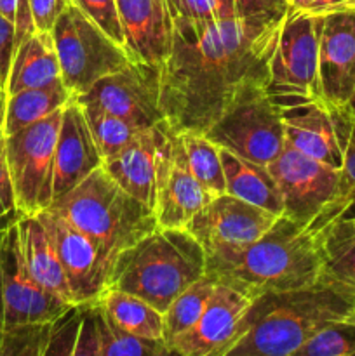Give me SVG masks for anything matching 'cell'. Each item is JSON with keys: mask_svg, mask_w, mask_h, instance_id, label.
Returning a JSON list of instances; mask_svg holds the SVG:
<instances>
[{"mask_svg": "<svg viewBox=\"0 0 355 356\" xmlns=\"http://www.w3.org/2000/svg\"><path fill=\"white\" fill-rule=\"evenodd\" d=\"M80 106L86 115L94 143L103 156V162L110 156L117 155L138 136L139 131H143L125 118L110 113V111H104L96 106H84V104Z\"/></svg>", "mask_w": 355, "mask_h": 356, "instance_id": "4dcf8cb0", "label": "cell"}, {"mask_svg": "<svg viewBox=\"0 0 355 356\" xmlns=\"http://www.w3.org/2000/svg\"><path fill=\"white\" fill-rule=\"evenodd\" d=\"M352 110H354V115H355V96H354V101H352Z\"/></svg>", "mask_w": 355, "mask_h": 356, "instance_id": "ee69618b", "label": "cell"}, {"mask_svg": "<svg viewBox=\"0 0 355 356\" xmlns=\"http://www.w3.org/2000/svg\"><path fill=\"white\" fill-rule=\"evenodd\" d=\"M216 282L204 275L181 292L164 313V343L167 348L200 320L214 291ZM171 353V351H169Z\"/></svg>", "mask_w": 355, "mask_h": 356, "instance_id": "f1b7e54d", "label": "cell"}, {"mask_svg": "<svg viewBox=\"0 0 355 356\" xmlns=\"http://www.w3.org/2000/svg\"><path fill=\"white\" fill-rule=\"evenodd\" d=\"M173 136L174 131L167 122L143 129L125 148L103 162V169L111 179L153 212Z\"/></svg>", "mask_w": 355, "mask_h": 356, "instance_id": "2e32d148", "label": "cell"}, {"mask_svg": "<svg viewBox=\"0 0 355 356\" xmlns=\"http://www.w3.org/2000/svg\"><path fill=\"white\" fill-rule=\"evenodd\" d=\"M82 325L73 356H164L166 343L146 341L118 329L97 301L82 305Z\"/></svg>", "mask_w": 355, "mask_h": 356, "instance_id": "7402d4cb", "label": "cell"}, {"mask_svg": "<svg viewBox=\"0 0 355 356\" xmlns=\"http://www.w3.org/2000/svg\"><path fill=\"white\" fill-rule=\"evenodd\" d=\"M70 2L75 3L108 37L125 47V37L124 30H122L120 16H118L117 0H70Z\"/></svg>", "mask_w": 355, "mask_h": 356, "instance_id": "d590c367", "label": "cell"}, {"mask_svg": "<svg viewBox=\"0 0 355 356\" xmlns=\"http://www.w3.org/2000/svg\"><path fill=\"white\" fill-rule=\"evenodd\" d=\"M101 165H103V156L94 143L82 106L77 97H73L63 108L61 125L56 143L54 184H52L54 200L73 190Z\"/></svg>", "mask_w": 355, "mask_h": 356, "instance_id": "d6986e66", "label": "cell"}, {"mask_svg": "<svg viewBox=\"0 0 355 356\" xmlns=\"http://www.w3.org/2000/svg\"><path fill=\"white\" fill-rule=\"evenodd\" d=\"M49 209L86 233L113 259L157 228L155 212L122 190L103 165L56 198Z\"/></svg>", "mask_w": 355, "mask_h": 356, "instance_id": "5b68a950", "label": "cell"}, {"mask_svg": "<svg viewBox=\"0 0 355 356\" xmlns=\"http://www.w3.org/2000/svg\"><path fill=\"white\" fill-rule=\"evenodd\" d=\"M205 275L251 299L310 287L324 277L322 233L282 214L247 247L205 254Z\"/></svg>", "mask_w": 355, "mask_h": 356, "instance_id": "7a4b0ae2", "label": "cell"}, {"mask_svg": "<svg viewBox=\"0 0 355 356\" xmlns=\"http://www.w3.org/2000/svg\"><path fill=\"white\" fill-rule=\"evenodd\" d=\"M285 14L173 26L171 52L160 66L167 125L204 134L246 94L265 89Z\"/></svg>", "mask_w": 355, "mask_h": 356, "instance_id": "6da1fadb", "label": "cell"}, {"mask_svg": "<svg viewBox=\"0 0 355 356\" xmlns=\"http://www.w3.org/2000/svg\"><path fill=\"white\" fill-rule=\"evenodd\" d=\"M59 80L61 68L51 31H33L14 47L6 94L51 86Z\"/></svg>", "mask_w": 355, "mask_h": 356, "instance_id": "cb8c5ba5", "label": "cell"}, {"mask_svg": "<svg viewBox=\"0 0 355 356\" xmlns=\"http://www.w3.org/2000/svg\"><path fill=\"white\" fill-rule=\"evenodd\" d=\"M235 17L278 16L287 13V0H219Z\"/></svg>", "mask_w": 355, "mask_h": 356, "instance_id": "74e56055", "label": "cell"}, {"mask_svg": "<svg viewBox=\"0 0 355 356\" xmlns=\"http://www.w3.org/2000/svg\"><path fill=\"white\" fill-rule=\"evenodd\" d=\"M277 218L258 205L223 193L212 198L184 229L200 242L205 254L235 250L261 238Z\"/></svg>", "mask_w": 355, "mask_h": 356, "instance_id": "9a60e30c", "label": "cell"}, {"mask_svg": "<svg viewBox=\"0 0 355 356\" xmlns=\"http://www.w3.org/2000/svg\"><path fill=\"white\" fill-rule=\"evenodd\" d=\"M322 16L287 10L268 65L265 92L281 110L324 101L319 76V35Z\"/></svg>", "mask_w": 355, "mask_h": 356, "instance_id": "8992f818", "label": "cell"}, {"mask_svg": "<svg viewBox=\"0 0 355 356\" xmlns=\"http://www.w3.org/2000/svg\"><path fill=\"white\" fill-rule=\"evenodd\" d=\"M355 205V125L352 129L350 139H348L347 152H345L343 167L340 169V188L334 204L331 205L329 212L320 225V232L336 219L343 218L350 212Z\"/></svg>", "mask_w": 355, "mask_h": 356, "instance_id": "836d02e7", "label": "cell"}, {"mask_svg": "<svg viewBox=\"0 0 355 356\" xmlns=\"http://www.w3.org/2000/svg\"><path fill=\"white\" fill-rule=\"evenodd\" d=\"M205 275V250L184 228H153L117 256L108 287L129 292L166 313Z\"/></svg>", "mask_w": 355, "mask_h": 356, "instance_id": "277c9868", "label": "cell"}, {"mask_svg": "<svg viewBox=\"0 0 355 356\" xmlns=\"http://www.w3.org/2000/svg\"><path fill=\"white\" fill-rule=\"evenodd\" d=\"M296 356H355V318L338 320L320 329Z\"/></svg>", "mask_w": 355, "mask_h": 356, "instance_id": "1f68e13d", "label": "cell"}, {"mask_svg": "<svg viewBox=\"0 0 355 356\" xmlns=\"http://www.w3.org/2000/svg\"><path fill=\"white\" fill-rule=\"evenodd\" d=\"M225 170L226 193L258 205L275 216L284 214L281 191L268 165L251 162L225 148H219Z\"/></svg>", "mask_w": 355, "mask_h": 356, "instance_id": "d4e9b609", "label": "cell"}, {"mask_svg": "<svg viewBox=\"0 0 355 356\" xmlns=\"http://www.w3.org/2000/svg\"><path fill=\"white\" fill-rule=\"evenodd\" d=\"M16 221L0 228V332L51 323L73 306L42 287L30 273Z\"/></svg>", "mask_w": 355, "mask_h": 356, "instance_id": "9c48e42d", "label": "cell"}, {"mask_svg": "<svg viewBox=\"0 0 355 356\" xmlns=\"http://www.w3.org/2000/svg\"><path fill=\"white\" fill-rule=\"evenodd\" d=\"M254 299L216 282L200 320L171 344V355L228 356L242 337V322Z\"/></svg>", "mask_w": 355, "mask_h": 356, "instance_id": "e0dca14e", "label": "cell"}, {"mask_svg": "<svg viewBox=\"0 0 355 356\" xmlns=\"http://www.w3.org/2000/svg\"><path fill=\"white\" fill-rule=\"evenodd\" d=\"M3 103H6V92L0 90V127L3 125Z\"/></svg>", "mask_w": 355, "mask_h": 356, "instance_id": "7bdbcfd3", "label": "cell"}, {"mask_svg": "<svg viewBox=\"0 0 355 356\" xmlns=\"http://www.w3.org/2000/svg\"><path fill=\"white\" fill-rule=\"evenodd\" d=\"M63 80L44 87H33L19 92L6 94L3 103V136L16 134L17 131L37 124L42 118L65 108L73 99Z\"/></svg>", "mask_w": 355, "mask_h": 356, "instance_id": "484cf974", "label": "cell"}, {"mask_svg": "<svg viewBox=\"0 0 355 356\" xmlns=\"http://www.w3.org/2000/svg\"><path fill=\"white\" fill-rule=\"evenodd\" d=\"M14 47H16V31H14V26L6 17L0 16V90H3V92H6L7 79H9Z\"/></svg>", "mask_w": 355, "mask_h": 356, "instance_id": "b9f144b4", "label": "cell"}, {"mask_svg": "<svg viewBox=\"0 0 355 356\" xmlns=\"http://www.w3.org/2000/svg\"><path fill=\"white\" fill-rule=\"evenodd\" d=\"M38 216L51 233L75 305L97 301L110 284L113 257L58 212L45 209Z\"/></svg>", "mask_w": 355, "mask_h": 356, "instance_id": "4fadbf2b", "label": "cell"}, {"mask_svg": "<svg viewBox=\"0 0 355 356\" xmlns=\"http://www.w3.org/2000/svg\"><path fill=\"white\" fill-rule=\"evenodd\" d=\"M281 191L284 216L320 232L324 218L334 204L340 188V170L326 165L285 143L268 163Z\"/></svg>", "mask_w": 355, "mask_h": 356, "instance_id": "8fae6325", "label": "cell"}, {"mask_svg": "<svg viewBox=\"0 0 355 356\" xmlns=\"http://www.w3.org/2000/svg\"><path fill=\"white\" fill-rule=\"evenodd\" d=\"M347 318H355V292L324 273L310 287L254 299L228 356H296L320 329Z\"/></svg>", "mask_w": 355, "mask_h": 356, "instance_id": "3957f363", "label": "cell"}, {"mask_svg": "<svg viewBox=\"0 0 355 356\" xmlns=\"http://www.w3.org/2000/svg\"><path fill=\"white\" fill-rule=\"evenodd\" d=\"M117 7L132 61L162 66L173 45V19L166 0H117Z\"/></svg>", "mask_w": 355, "mask_h": 356, "instance_id": "44dd1931", "label": "cell"}, {"mask_svg": "<svg viewBox=\"0 0 355 356\" xmlns=\"http://www.w3.org/2000/svg\"><path fill=\"white\" fill-rule=\"evenodd\" d=\"M319 76L322 97L341 111L352 110L355 96V9L320 19Z\"/></svg>", "mask_w": 355, "mask_h": 356, "instance_id": "ac0fdd59", "label": "cell"}, {"mask_svg": "<svg viewBox=\"0 0 355 356\" xmlns=\"http://www.w3.org/2000/svg\"><path fill=\"white\" fill-rule=\"evenodd\" d=\"M285 143L298 152L334 167H343L354 111H341L326 101H310L281 110Z\"/></svg>", "mask_w": 355, "mask_h": 356, "instance_id": "5bb4252c", "label": "cell"}, {"mask_svg": "<svg viewBox=\"0 0 355 356\" xmlns=\"http://www.w3.org/2000/svg\"><path fill=\"white\" fill-rule=\"evenodd\" d=\"M214 198L194 176L180 134L174 132L169 159L157 193L155 218L160 228H187L188 222Z\"/></svg>", "mask_w": 355, "mask_h": 356, "instance_id": "ffe728a7", "label": "cell"}, {"mask_svg": "<svg viewBox=\"0 0 355 356\" xmlns=\"http://www.w3.org/2000/svg\"><path fill=\"white\" fill-rule=\"evenodd\" d=\"M0 16L6 17L14 26V31H16V45L24 37L37 31L28 0H0Z\"/></svg>", "mask_w": 355, "mask_h": 356, "instance_id": "f35d334b", "label": "cell"}, {"mask_svg": "<svg viewBox=\"0 0 355 356\" xmlns=\"http://www.w3.org/2000/svg\"><path fill=\"white\" fill-rule=\"evenodd\" d=\"M348 9H355V0H287V10L308 16H326Z\"/></svg>", "mask_w": 355, "mask_h": 356, "instance_id": "ab89813d", "label": "cell"}, {"mask_svg": "<svg viewBox=\"0 0 355 356\" xmlns=\"http://www.w3.org/2000/svg\"><path fill=\"white\" fill-rule=\"evenodd\" d=\"M320 233L324 273L355 292V218L343 216Z\"/></svg>", "mask_w": 355, "mask_h": 356, "instance_id": "83f0119b", "label": "cell"}, {"mask_svg": "<svg viewBox=\"0 0 355 356\" xmlns=\"http://www.w3.org/2000/svg\"><path fill=\"white\" fill-rule=\"evenodd\" d=\"M61 110L37 124L6 136V155L19 216H33L52 205L54 156Z\"/></svg>", "mask_w": 355, "mask_h": 356, "instance_id": "ba28073f", "label": "cell"}, {"mask_svg": "<svg viewBox=\"0 0 355 356\" xmlns=\"http://www.w3.org/2000/svg\"><path fill=\"white\" fill-rule=\"evenodd\" d=\"M173 26L205 28L225 17H235L219 0H166Z\"/></svg>", "mask_w": 355, "mask_h": 356, "instance_id": "d6a6232c", "label": "cell"}, {"mask_svg": "<svg viewBox=\"0 0 355 356\" xmlns=\"http://www.w3.org/2000/svg\"><path fill=\"white\" fill-rule=\"evenodd\" d=\"M214 145L268 165L285 145L281 108L265 89L246 94L204 132Z\"/></svg>", "mask_w": 355, "mask_h": 356, "instance_id": "30bf717a", "label": "cell"}, {"mask_svg": "<svg viewBox=\"0 0 355 356\" xmlns=\"http://www.w3.org/2000/svg\"><path fill=\"white\" fill-rule=\"evenodd\" d=\"M111 322L131 336L164 343V313L129 292L108 287L97 299Z\"/></svg>", "mask_w": 355, "mask_h": 356, "instance_id": "4316f807", "label": "cell"}, {"mask_svg": "<svg viewBox=\"0 0 355 356\" xmlns=\"http://www.w3.org/2000/svg\"><path fill=\"white\" fill-rule=\"evenodd\" d=\"M84 308L82 305H75L56 318L51 325V337L45 356L51 355H70L73 356L77 339H79L80 325H82Z\"/></svg>", "mask_w": 355, "mask_h": 356, "instance_id": "e575fe53", "label": "cell"}, {"mask_svg": "<svg viewBox=\"0 0 355 356\" xmlns=\"http://www.w3.org/2000/svg\"><path fill=\"white\" fill-rule=\"evenodd\" d=\"M19 212L16 205V193L14 184L10 179L9 163L6 155V136H3V125L0 127V228L16 221Z\"/></svg>", "mask_w": 355, "mask_h": 356, "instance_id": "8d00e7d4", "label": "cell"}, {"mask_svg": "<svg viewBox=\"0 0 355 356\" xmlns=\"http://www.w3.org/2000/svg\"><path fill=\"white\" fill-rule=\"evenodd\" d=\"M61 80L73 96L87 92L104 76L132 63L127 49L108 37L75 3L61 10L51 30Z\"/></svg>", "mask_w": 355, "mask_h": 356, "instance_id": "52a82bcc", "label": "cell"}, {"mask_svg": "<svg viewBox=\"0 0 355 356\" xmlns=\"http://www.w3.org/2000/svg\"><path fill=\"white\" fill-rule=\"evenodd\" d=\"M84 106H96L118 115L139 129L166 122L162 108V68L152 63L132 61L104 76L87 92L77 96Z\"/></svg>", "mask_w": 355, "mask_h": 356, "instance_id": "7c38bea8", "label": "cell"}, {"mask_svg": "<svg viewBox=\"0 0 355 356\" xmlns=\"http://www.w3.org/2000/svg\"><path fill=\"white\" fill-rule=\"evenodd\" d=\"M183 143L184 155L194 176L214 197L226 193L225 170H223L219 146L200 132H178Z\"/></svg>", "mask_w": 355, "mask_h": 356, "instance_id": "f546056e", "label": "cell"}, {"mask_svg": "<svg viewBox=\"0 0 355 356\" xmlns=\"http://www.w3.org/2000/svg\"><path fill=\"white\" fill-rule=\"evenodd\" d=\"M16 222L21 252L35 280L59 299L75 306L58 250L40 216H19Z\"/></svg>", "mask_w": 355, "mask_h": 356, "instance_id": "603a6c76", "label": "cell"}, {"mask_svg": "<svg viewBox=\"0 0 355 356\" xmlns=\"http://www.w3.org/2000/svg\"><path fill=\"white\" fill-rule=\"evenodd\" d=\"M35 28L40 31H51L61 10L70 0H28Z\"/></svg>", "mask_w": 355, "mask_h": 356, "instance_id": "60d3db41", "label": "cell"}, {"mask_svg": "<svg viewBox=\"0 0 355 356\" xmlns=\"http://www.w3.org/2000/svg\"><path fill=\"white\" fill-rule=\"evenodd\" d=\"M354 218H355V216H354Z\"/></svg>", "mask_w": 355, "mask_h": 356, "instance_id": "f6af8a7d", "label": "cell"}]
</instances>
